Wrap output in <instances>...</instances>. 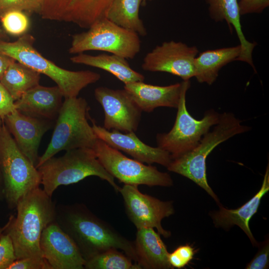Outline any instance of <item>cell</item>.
<instances>
[{
  "label": "cell",
  "mask_w": 269,
  "mask_h": 269,
  "mask_svg": "<svg viewBox=\"0 0 269 269\" xmlns=\"http://www.w3.org/2000/svg\"><path fill=\"white\" fill-rule=\"evenodd\" d=\"M94 96L104 111L105 129L123 133L137 131L142 111L124 88L99 87L95 89Z\"/></svg>",
  "instance_id": "obj_13"
},
{
  "label": "cell",
  "mask_w": 269,
  "mask_h": 269,
  "mask_svg": "<svg viewBox=\"0 0 269 269\" xmlns=\"http://www.w3.org/2000/svg\"><path fill=\"white\" fill-rule=\"evenodd\" d=\"M195 253V249L189 244L180 246L169 253L168 261L173 268H183L192 260Z\"/></svg>",
  "instance_id": "obj_29"
},
{
  "label": "cell",
  "mask_w": 269,
  "mask_h": 269,
  "mask_svg": "<svg viewBox=\"0 0 269 269\" xmlns=\"http://www.w3.org/2000/svg\"><path fill=\"white\" fill-rule=\"evenodd\" d=\"M15 110L14 100L0 82V118L3 120Z\"/></svg>",
  "instance_id": "obj_34"
},
{
  "label": "cell",
  "mask_w": 269,
  "mask_h": 269,
  "mask_svg": "<svg viewBox=\"0 0 269 269\" xmlns=\"http://www.w3.org/2000/svg\"><path fill=\"white\" fill-rule=\"evenodd\" d=\"M16 259L11 239L3 232L0 236V269H8Z\"/></svg>",
  "instance_id": "obj_30"
},
{
  "label": "cell",
  "mask_w": 269,
  "mask_h": 269,
  "mask_svg": "<svg viewBox=\"0 0 269 269\" xmlns=\"http://www.w3.org/2000/svg\"><path fill=\"white\" fill-rule=\"evenodd\" d=\"M119 192L123 198L126 213L137 229L155 228L164 237L171 236V232L162 227L161 221L174 213L172 201H161L142 193L137 185L124 184Z\"/></svg>",
  "instance_id": "obj_11"
},
{
  "label": "cell",
  "mask_w": 269,
  "mask_h": 269,
  "mask_svg": "<svg viewBox=\"0 0 269 269\" xmlns=\"http://www.w3.org/2000/svg\"><path fill=\"white\" fill-rule=\"evenodd\" d=\"M34 37L29 34H24L13 42L0 40V51L49 77L56 83L64 98L78 97L83 89L100 79L101 75L97 72L70 71L59 67L34 48Z\"/></svg>",
  "instance_id": "obj_3"
},
{
  "label": "cell",
  "mask_w": 269,
  "mask_h": 269,
  "mask_svg": "<svg viewBox=\"0 0 269 269\" xmlns=\"http://www.w3.org/2000/svg\"><path fill=\"white\" fill-rule=\"evenodd\" d=\"M269 191L268 164L260 189L248 202L235 209H228L220 205L219 210L212 212L211 216L215 226L228 229L234 225H237L246 233L254 246H258L259 244L251 232L249 223L251 218L257 213L262 198Z\"/></svg>",
  "instance_id": "obj_19"
},
{
  "label": "cell",
  "mask_w": 269,
  "mask_h": 269,
  "mask_svg": "<svg viewBox=\"0 0 269 269\" xmlns=\"http://www.w3.org/2000/svg\"><path fill=\"white\" fill-rule=\"evenodd\" d=\"M0 172L4 199L11 209L15 208L21 198L41 184L37 168L20 151L3 124L0 126Z\"/></svg>",
  "instance_id": "obj_7"
},
{
  "label": "cell",
  "mask_w": 269,
  "mask_h": 269,
  "mask_svg": "<svg viewBox=\"0 0 269 269\" xmlns=\"http://www.w3.org/2000/svg\"><path fill=\"white\" fill-rule=\"evenodd\" d=\"M37 168L41 176L42 189L50 197L59 186L76 183L90 176L107 181L116 192L120 188L90 148L67 150L63 156H53Z\"/></svg>",
  "instance_id": "obj_5"
},
{
  "label": "cell",
  "mask_w": 269,
  "mask_h": 269,
  "mask_svg": "<svg viewBox=\"0 0 269 269\" xmlns=\"http://www.w3.org/2000/svg\"><path fill=\"white\" fill-rule=\"evenodd\" d=\"M105 169L124 184L170 187V175L150 164L130 158L98 138L92 148Z\"/></svg>",
  "instance_id": "obj_10"
},
{
  "label": "cell",
  "mask_w": 269,
  "mask_h": 269,
  "mask_svg": "<svg viewBox=\"0 0 269 269\" xmlns=\"http://www.w3.org/2000/svg\"><path fill=\"white\" fill-rule=\"evenodd\" d=\"M134 244L136 264L141 269H173L168 261L166 247L153 228L137 229Z\"/></svg>",
  "instance_id": "obj_20"
},
{
  "label": "cell",
  "mask_w": 269,
  "mask_h": 269,
  "mask_svg": "<svg viewBox=\"0 0 269 269\" xmlns=\"http://www.w3.org/2000/svg\"><path fill=\"white\" fill-rule=\"evenodd\" d=\"M146 0H141V5H145L146 4Z\"/></svg>",
  "instance_id": "obj_39"
},
{
  "label": "cell",
  "mask_w": 269,
  "mask_h": 269,
  "mask_svg": "<svg viewBox=\"0 0 269 269\" xmlns=\"http://www.w3.org/2000/svg\"><path fill=\"white\" fill-rule=\"evenodd\" d=\"M63 96L56 86L39 84L26 91L14 102L15 109L27 115L52 120L57 119Z\"/></svg>",
  "instance_id": "obj_17"
},
{
  "label": "cell",
  "mask_w": 269,
  "mask_h": 269,
  "mask_svg": "<svg viewBox=\"0 0 269 269\" xmlns=\"http://www.w3.org/2000/svg\"><path fill=\"white\" fill-rule=\"evenodd\" d=\"M240 15L262 12L269 6V0H247L238 2Z\"/></svg>",
  "instance_id": "obj_33"
},
{
  "label": "cell",
  "mask_w": 269,
  "mask_h": 269,
  "mask_svg": "<svg viewBox=\"0 0 269 269\" xmlns=\"http://www.w3.org/2000/svg\"><path fill=\"white\" fill-rule=\"evenodd\" d=\"M40 79L39 73L14 61L5 71L0 82L15 102L28 90L39 85Z\"/></svg>",
  "instance_id": "obj_24"
},
{
  "label": "cell",
  "mask_w": 269,
  "mask_h": 269,
  "mask_svg": "<svg viewBox=\"0 0 269 269\" xmlns=\"http://www.w3.org/2000/svg\"><path fill=\"white\" fill-rule=\"evenodd\" d=\"M40 248L52 269H84L85 260L76 245L55 221L43 230Z\"/></svg>",
  "instance_id": "obj_14"
},
{
  "label": "cell",
  "mask_w": 269,
  "mask_h": 269,
  "mask_svg": "<svg viewBox=\"0 0 269 269\" xmlns=\"http://www.w3.org/2000/svg\"><path fill=\"white\" fill-rule=\"evenodd\" d=\"M209 5L211 18L216 22L225 20L231 32L234 28L238 36L241 53L236 59L248 63L256 71L252 58L253 51L256 44L246 38L242 29L238 0H205Z\"/></svg>",
  "instance_id": "obj_21"
},
{
  "label": "cell",
  "mask_w": 269,
  "mask_h": 269,
  "mask_svg": "<svg viewBox=\"0 0 269 269\" xmlns=\"http://www.w3.org/2000/svg\"><path fill=\"white\" fill-rule=\"evenodd\" d=\"M56 206L51 197L39 187L18 201L16 216H9L3 232L11 239L17 259L43 258L40 238L43 230L55 221Z\"/></svg>",
  "instance_id": "obj_2"
},
{
  "label": "cell",
  "mask_w": 269,
  "mask_h": 269,
  "mask_svg": "<svg viewBox=\"0 0 269 269\" xmlns=\"http://www.w3.org/2000/svg\"><path fill=\"white\" fill-rule=\"evenodd\" d=\"M141 0H113L106 17L125 29L145 36L146 29L139 16Z\"/></svg>",
  "instance_id": "obj_25"
},
{
  "label": "cell",
  "mask_w": 269,
  "mask_h": 269,
  "mask_svg": "<svg viewBox=\"0 0 269 269\" xmlns=\"http://www.w3.org/2000/svg\"><path fill=\"white\" fill-rule=\"evenodd\" d=\"M6 227V224H5L4 226L2 227H0V236L5 230Z\"/></svg>",
  "instance_id": "obj_38"
},
{
  "label": "cell",
  "mask_w": 269,
  "mask_h": 269,
  "mask_svg": "<svg viewBox=\"0 0 269 269\" xmlns=\"http://www.w3.org/2000/svg\"><path fill=\"white\" fill-rule=\"evenodd\" d=\"M242 0V1H246L247 0Z\"/></svg>",
  "instance_id": "obj_40"
},
{
  "label": "cell",
  "mask_w": 269,
  "mask_h": 269,
  "mask_svg": "<svg viewBox=\"0 0 269 269\" xmlns=\"http://www.w3.org/2000/svg\"><path fill=\"white\" fill-rule=\"evenodd\" d=\"M126 59L112 54L93 56L83 53L77 54L70 58L73 63L85 65L107 71L124 84L143 81L144 76L132 69Z\"/></svg>",
  "instance_id": "obj_23"
},
{
  "label": "cell",
  "mask_w": 269,
  "mask_h": 269,
  "mask_svg": "<svg viewBox=\"0 0 269 269\" xmlns=\"http://www.w3.org/2000/svg\"><path fill=\"white\" fill-rule=\"evenodd\" d=\"M92 128L97 137L111 147L132 156L142 163H155L166 167L171 161L170 154L158 147H152L142 142L134 132L123 133L103 127L92 122Z\"/></svg>",
  "instance_id": "obj_15"
},
{
  "label": "cell",
  "mask_w": 269,
  "mask_h": 269,
  "mask_svg": "<svg viewBox=\"0 0 269 269\" xmlns=\"http://www.w3.org/2000/svg\"><path fill=\"white\" fill-rule=\"evenodd\" d=\"M124 88L142 111L150 113L158 107L177 108L182 89V82L160 86L138 81L125 84Z\"/></svg>",
  "instance_id": "obj_18"
},
{
  "label": "cell",
  "mask_w": 269,
  "mask_h": 269,
  "mask_svg": "<svg viewBox=\"0 0 269 269\" xmlns=\"http://www.w3.org/2000/svg\"><path fill=\"white\" fill-rule=\"evenodd\" d=\"M139 35L108 19L103 18L93 23L86 31L72 35L70 54L87 51H102L126 59H133L139 52Z\"/></svg>",
  "instance_id": "obj_9"
},
{
  "label": "cell",
  "mask_w": 269,
  "mask_h": 269,
  "mask_svg": "<svg viewBox=\"0 0 269 269\" xmlns=\"http://www.w3.org/2000/svg\"><path fill=\"white\" fill-rule=\"evenodd\" d=\"M198 52L195 46L165 41L145 55L141 68L146 71L168 73L188 81L195 76L194 61Z\"/></svg>",
  "instance_id": "obj_12"
},
{
  "label": "cell",
  "mask_w": 269,
  "mask_h": 269,
  "mask_svg": "<svg viewBox=\"0 0 269 269\" xmlns=\"http://www.w3.org/2000/svg\"><path fill=\"white\" fill-rule=\"evenodd\" d=\"M7 37L6 32L3 29L0 28V40H3Z\"/></svg>",
  "instance_id": "obj_37"
},
{
  "label": "cell",
  "mask_w": 269,
  "mask_h": 269,
  "mask_svg": "<svg viewBox=\"0 0 269 269\" xmlns=\"http://www.w3.org/2000/svg\"><path fill=\"white\" fill-rule=\"evenodd\" d=\"M86 269H141L136 263L118 249L105 250L86 260Z\"/></svg>",
  "instance_id": "obj_26"
},
{
  "label": "cell",
  "mask_w": 269,
  "mask_h": 269,
  "mask_svg": "<svg viewBox=\"0 0 269 269\" xmlns=\"http://www.w3.org/2000/svg\"><path fill=\"white\" fill-rule=\"evenodd\" d=\"M90 107L82 97L66 98L57 118L51 140L36 167L62 150L93 148L98 139L88 121Z\"/></svg>",
  "instance_id": "obj_6"
},
{
  "label": "cell",
  "mask_w": 269,
  "mask_h": 269,
  "mask_svg": "<svg viewBox=\"0 0 269 269\" xmlns=\"http://www.w3.org/2000/svg\"><path fill=\"white\" fill-rule=\"evenodd\" d=\"M1 125L0 121V126ZM4 199V193H3V187L2 180L1 178V173L0 172V201Z\"/></svg>",
  "instance_id": "obj_36"
},
{
  "label": "cell",
  "mask_w": 269,
  "mask_h": 269,
  "mask_svg": "<svg viewBox=\"0 0 269 269\" xmlns=\"http://www.w3.org/2000/svg\"><path fill=\"white\" fill-rule=\"evenodd\" d=\"M14 61L0 51V79L9 65Z\"/></svg>",
  "instance_id": "obj_35"
},
{
  "label": "cell",
  "mask_w": 269,
  "mask_h": 269,
  "mask_svg": "<svg viewBox=\"0 0 269 269\" xmlns=\"http://www.w3.org/2000/svg\"><path fill=\"white\" fill-rule=\"evenodd\" d=\"M0 21L4 31L12 35H22L29 26L28 17L19 10H11L0 16Z\"/></svg>",
  "instance_id": "obj_27"
},
{
  "label": "cell",
  "mask_w": 269,
  "mask_h": 269,
  "mask_svg": "<svg viewBox=\"0 0 269 269\" xmlns=\"http://www.w3.org/2000/svg\"><path fill=\"white\" fill-rule=\"evenodd\" d=\"M269 266V242L266 239L260 246L253 259L247 265V269H266Z\"/></svg>",
  "instance_id": "obj_31"
},
{
  "label": "cell",
  "mask_w": 269,
  "mask_h": 269,
  "mask_svg": "<svg viewBox=\"0 0 269 269\" xmlns=\"http://www.w3.org/2000/svg\"><path fill=\"white\" fill-rule=\"evenodd\" d=\"M8 269H52L43 258L27 257L17 259Z\"/></svg>",
  "instance_id": "obj_32"
},
{
  "label": "cell",
  "mask_w": 269,
  "mask_h": 269,
  "mask_svg": "<svg viewBox=\"0 0 269 269\" xmlns=\"http://www.w3.org/2000/svg\"><path fill=\"white\" fill-rule=\"evenodd\" d=\"M4 119L17 146L36 167L39 144L42 136L51 128V120L27 115L16 109Z\"/></svg>",
  "instance_id": "obj_16"
},
{
  "label": "cell",
  "mask_w": 269,
  "mask_h": 269,
  "mask_svg": "<svg viewBox=\"0 0 269 269\" xmlns=\"http://www.w3.org/2000/svg\"><path fill=\"white\" fill-rule=\"evenodd\" d=\"M55 221L72 239L85 261L115 248L136 263L134 242L94 215L84 204L56 206Z\"/></svg>",
  "instance_id": "obj_1"
},
{
  "label": "cell",
  "mask_w": 269,
  "mask_h": 269,
  "mask_svg": "<svg viewBox=\"0 0 269 269\" xmlns=\"http://www.w3.org/2000/svg\"><path fill=\"white\" fill-rule=\"evenodd\" d=\"M41 4V0H0V16L11 10L38 13Z\"/></svg>",
  "instance_id": "obj_28"
},
{
  "label": "cell",
  "mask_w": 269,
  "mask_h": 269,
  "mask_svg": "<svg viewBox=\"0 0 269 269\" xmlns=\"http://www.w3.org/2000/svg\"><path fill=\"white\" fill-rule=\"evenodd\" d=\"M251 128L243 125L242 121L229 112L220 114L218 123L201 138L198 145L191 151L174 159L166 167L193 181L219 204L216 194L208 184L206 176V162L210 153L219 144L233 136L249 131Z\"/></svg>",
  "instance_id": "obj_4"
},
{
  "label": "cell",
  "mask_w": 269,
  "mask_h": 269,
  "mask_svg": "<svg viewBox=\"0 0 269 269\" xmlns=\"http://www.w3.org/2000/svg\"><path fill=\"white\" fill-rule=\"evenodd\" d=\"M182 82V89L174 125L169 132L158 134L156 137L157 147L167 151L171 159L193 150L219 119L220 114L213 110L206 111L201 120L193 118L186 105V95L190 83L189 80Z\"/></svg>",
  "instance_id": "obj_8"
},
{
  "label": "cell",
  "mask_w": 269,
  "mask_h": 269,
  "mask_svg": "<svg viewBox=\"0 0 269 269\" xmlns=\"http://www.w3.org/2000/svg\"><path fill=\"white\" fill-rule=\"evenodd\" d=\"M241 53L240 44L200 53L195 59L194 77L200 83L212 85L216 81L220 70L230 62L236 61Z\"/></svg>",
  "instance_id": "obj_22"
}]
</instances>
